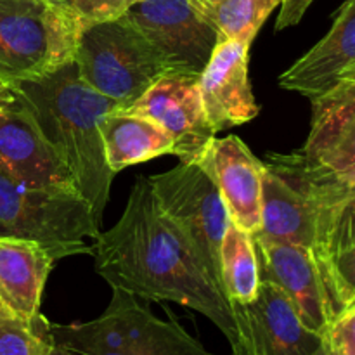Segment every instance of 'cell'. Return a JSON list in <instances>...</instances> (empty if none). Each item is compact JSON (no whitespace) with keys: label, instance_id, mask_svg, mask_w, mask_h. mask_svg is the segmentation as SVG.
<instances>
[{"label":"cell","instance_id":"cell-1","mask_svg":"<svg viewBox=\"0 0 355 355\" xmlns=\"http://www.w3.org/2000/svg\"><path fill=\"white\" fill-rule=\"evenodd\" d=\"M96 272L137 298L173 302L210 319L234 343L231 302L184 232L159 208L148 177L132 186L116 224L94 241Z\"/></svg>","mask_w":355,"mask_h":355},{"label":"cell","instance_id":"cell-2","mask_svg":"<svg viewBox=\"0 0 355 355\" xmlns=\"http://www.w3.org/2000/svg\"><path fill=\"white\" fill-rule=\"evenodd\" d=\"M12 87L38 130L68 166L76 191L101 225L114 177L104 155L101 121L111 111L121 110L120 104L83 82L73 61Z\"/></svg>","mask_w":355,"mask_h":355},{"label":"cell","instance_id":"cell-3","mask_svg":"<svg viewBox=\"0 0 355 355\" xmlns=\"http://www.w3.org/2000/svg\"><path fill=\"white\" fill-rule=\"evenodd\" d=\"M51 336L55 345L76 355H211L179 322L156 318L135 295L118 288L99 318L51 322Z\"/></svg>","mask_w":355,"mask_h":355},{"label":"cell","instance_id":"cell-4","mask_svg":"<svg viewBox=\"0 0 355 355\" xmlns=\"http://www.w3.org/2000/svg\"><path fill=\"white\" fill-rule=\"evenodd\" d=\"M82 28L66 0H0V82L37 80L71 62Z\"/></svg>","mask_w":355,"mask_h":355},{"label":"cell","instance_id":"cell-5","mask_svg":"<svg viewBox=\"0 0 355 355\" xmlns=\"http://www.w3.org/2000/svg\"><path fill=\"white\" fill-rule=\"evenodd\" d=\"M349 187L315 172L300 151L269 153L263 162L262 224L255 238L314 252L328 211Z\"/></svg>","mask_w":355,"mask_h":355},{"label":"cell","instance_id":"cell-6","mask_svg":"<svg viewBox=\"0 0 355 355\" xmlns=\"http://www.w3.org/2000/svg\"><path fill=\"white\" fill-rule=\"evenodd\" d=\"M94 211L75 189H38L0 173V238L44 246L55 260L92 255L99 236Z\"/></svg>","mask_w":355,"mask_h":355},{"label":"cell","instance_id":"cell-7","mask_svg":"<svg viewBox=\"0 0 355 355\" xmlns=\"http://www.w3.org/2000/svg\"><path fill=\"white\" fill-rule=\"evenodd\" d=\"M73 62L83 82L121 110L132 106L168 71L158 52L125 16L83 26Z\"/></svg>","mask_w":355,"mask_h":355},{"label":"cell","instance_id":"cell-8","mask_svg":"<svg viewBox=\"0 0 355 355\" xmlns=\"http://www.w3.org/2000/svg\"><path fill=\"white\" fill-rule=\"evenodd\" d=\"M148 179L159 208L189 239L220 286V245L231 220L210 173L200 163L180 162Z\"/></svg>","mask_w":355,"mask_h":355},{"label":"cell","instance_id":"cell-9","mask_svg":"<svg viewBox=\"0 0 355 355\" xmlns=\"http://www.w3.org/2000/svg\"><path fill=\"white\" fill-rule=\"evenodd\" d=\"M153 45L168 71L201 75L218 33L191 0H141L125 14Z\"/></svg>","mask_w":355,"mask_h":355},{"label":"cell","instance_id":"cell-10","mask_svg":"<svg viewBox=\"0 0 355 355\" xmlns=\"http://www.w3.org/2000/svg\"><path fill=\"white\" fill-rule=\"evenodd\" d=\"M0 173L38 189H75V180L12 83L0 82Z\"/></svg>","mask_w":355,"mask_h":355},{"label":"cell","instance_id":"cell-11","mask_svg":"<svg viewBox=\"0 0 355 355\" xmlns=\"http://www.w3.org/2000/svg\"><path fill=\"white\" fill-rule=\"evenodd\" d=\"M236 340L231 355H312L324 336L302 322L286 295L269 281H260L252 304H232Z\"/></svg>","mask_w":355,"mask_h":355},{"label":"cell","instance_id":"cell-12","mask_svg":"<svg viewBox=\"0 0 355 355\" xmlns=\"http://www.w3.org/2000/svg\"><path fill=\"white\" fill-rule=\"evenodd\" d=\"M127 113L156 121L173 139V156L196 163L217 137L205 113L200 94V75L166 71L159 76Z\"/></svg>","mask_w":355,"mask_h":355},{"label":"cell","instance_id":"cell-13","mask_svg":"<svg viewBox=\"0 0 355 355\" xmlns=\"http://www.w3.org/2000/svg\"><path fill=\"white\" fill-rule=\"evenodd\" d=\"M312 101V123L300 155L321 175L355 186V78H345Z\"/></svg>","mask_w":355,"mask_h":355},{"label":"cell","instance_id":"cell-14","mask_svg":"<svg viewBox=\"0 0 355 355\" xmlns=\"http://www.w3.org/2000/svg\"><path fill=\"white\" fill-rule=\"evenodd\" d=\"M260 281L276 284L311 331L326 336L336 315L314 252L304 246L253 238Z\"/></svg>","mask_w":355,"mask_h":355},{"label":"cell","instance_id":"cell-15","mask_svg":"<svg viewBox=\"0 0 355 355\" xmlns=\"http://www.w3.org/2000/svg\"><path fill=\"white\" fill-rule=\"evenodd\" d=\"M196 163L214 179L229 220L255 238L262 224L263 162L241 139L227 135L215 137Z\"/></svg>","mask_w":355,"mask_h":355},{"label":"cell","instance_id":"cell-16","mask_svg":"<svg viewBox=\"0 0 355 355\" xmlns=\"http://www.w3.org/2000/svg\"><path fill=\"white\" fill-rule=\"evenodd\" d=\"M248 42L220 40L200 75L205 113L215 132L239 127L259 114L248 76Z\"/></svg>","mask_w":355,"mask_h":355},{"label":"cell","instance_id":"cell-17","mask_svg":"<svg viewBox=\"0 0 355 355\" xmlns=\"http://www.w3.org/2000/svg\"><path fill=\"white\" fill-rule=\"evenodd\" d=\"M355 71V0H345L324 38L279 76L286 90L314 99Z\"/></svg>","mask_w":355,"mask_h":355},{"label":"cell","instance_id":"cell-18","mask_svg":"<svg viewBox=\"0 0 355 355\" xmlns=\"http://www.w3.org/2000/svg\"><path fill=\"white\" fill-rule=\"evenodd\" d=\"M54 259L35 241L0 238V300L16 318L35 324L40 314L42 293Z\"/></svg>","mask_w":355,"mask_h":355},{"label":"cell","instance_id":"cell-19","mask_svg":"<svg viewBox=\"0 0 355 355\" xmlns=\"http://www.w3.org/2000/svg\"><path fill=\"white\" fill-rule=\"evenodd\" d=\"M101 137L107 166L113 173L173 153V139L165 128L123 110H114L103 118Z\"/></svg>","mask_w":355,"mask_h":355},{"label":"cell","instance_id":"cell-20","mask_svg":"<svg viewBox=\"0 0 355 355\" xmlns=\"http://www.w3.org/2000/svg\"><path fill=\"white\" fill-rule=\"evenodd\" d=\"M220 286L232 304H252L259 295L260 272L253 238L229 222L220 245Z\"/></svg>","mask_w":355,"mask_h":355},{"label":"cell","instance_id":"cell-21","mask_svg":"<svg viewBox=\"0 0 355 355\" xmlns=\"http://www.w3.org/2000/svg\"><path fill=\"white\" fill-rule=\"evenodd\" d=\"M198 12L217 30L220 40H243L252 44L262 24L283 0H218L196 2Z\"/></svg>","mask_w":355,"mask_h":355},{"label":"cell","instance_id":"cell-22","mask_svg":"<svg viewBox=\"0 0 355 355\" xmlns=\"http://www.w3.org/2000/svg\"><path fill=\"white\" fill-rule=\"evenodd\" d=\"M355 245V186L328 211L319 232L315 260L328 259Z\"/></svg>","mask_w":355,"mask_h":355},{"label":"cell","instance_id":"cell-23","mask_svg":"<svg viewBox=\"0 0 355 355\" xmlns=\"http://www.w3.org/2000/svg\"><path fill=\"white\" fill-rule=\"evenodd\" d=\"M335 315L355 309V245L318 260Z\"/></svg>","mask_w":355,"mask_h":355},{"label":"cell","instance_id":"cell-24","mask_svg":"<svg viewBox=\"0 0 355 355\" xmlns=\"http://www.w3.org/2000/svg\"><path fill=\"white\" fill-rule=\"evenodd\" d=\"M51 340V322L45 318L35 324L16 315L0 319V355H37Z\"/></svg>","mask_w":355,"mask_h":355},{"label":"cell","instance_id":"cell-25","mask_svg":"<svg viewBox=\"0 0 355 355\" xmlns=\"http://www.w3.org/2000/svg\"><path fill=\"white\" fill-rule=\"evenodd\" d=\"M66 2L75 10L83 26H87V24L120 19L130 7L141 0H66Z\"/></svg>","mask_w":355,"mask_h":355},{"label":"cell","instance_id":"cell-26","mask_svg":"<svg viewBox=\"0 0 355 355\" xmlns=\"http://www.w3.org/2000/svg\"><path fill=\"white\" fill-rule=\"evenodd\" d=\"M324 342L333 355H355V309L331 322Z\"/></svg>","mask_w":355,"mask_h":355},{"label":"cell","instance_id":"cell-27","mask_svg":"<svg viewBox=\"0 0 355 355\" xmlns=\"http://www.w3.org/2000/svg\"><path fill=\"white\" fill-rule=\"evenodd\" d=\"M314 0H283L281 2V10L279 16L276 21V30L281 31L284 28L295 26L302 21V17L305 16V12L309 10V7L312 6Z\"/></svg>","mask_w":355,"mask_h":355},{"label":"cell","instance_id":"cell-28","mask_svg":"<svg viewBox=\"0 0 355 355\" xmlns=\"http://www.w3.org/2000/svg\"><path fill=\"white\" fill-rule=\"evenodd\" d=\"M37 355H76V354H73V352H69V350L61 349V347L55 345V343L52 342V336H51V340H49V342L42 347V350Z\"/></svg>","mask_w":355,"mask_h":355},{"label":"cell","instance_id":"cell-29","mask_svg":"<svg viewBox=\"0 0 355 355\" xmlns=\"http://www.w3.org/2000/svg\"><path fill=\"white\" fill-rule=\"evenodd\" d=\"M10 315H14L12 312L9 311V307H7L6 304H3L2 300H0V319H3V318H10Z\"/></svg>","mask_w":355,"mask_h":355},{"label":"cell","instance_id":"cell-30","mask_svg":"<svg viewBox=\"0 0 355 355\" xmlns=\"http://www.w3.org/2000/svg\"><path fill=\"white\" fill-rule=\"evenodd\" d=\"M312 355H333V354H331V350L328 349V345H326V342H324V345H322L321 349L318 350V352H315V354H312Z\"/></svg>","mask_w":355,"mask_h":355},{"label":"cell","instance_id":"cell-31","mask_svg":"<svg viewBox=\"0 0 355 355\" xmlns=\"http://www.w3.org/2000/svg\"><path fill=\"white\" fill-rule=\"evenodd\" d=\"M196 2H218V0H196Z\"/></svg>","mask_w":355,"mask_h":355},{"label":"cell","instance_id":"cell-32","mask_svg":"<svg viewBox=\"0 0 355 355\" xmlns=\"http://www.w3.org/2000/svg\"><path fill=\"white\" fill-rule=\"evenodd\" d=\"M349 78H355V71L352 73V75H350V76H349Z\"/></svg>","mask_w":355,"mask_h":355}]
</instances>
